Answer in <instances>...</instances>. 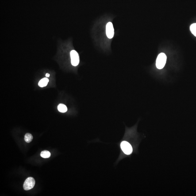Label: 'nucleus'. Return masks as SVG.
<instances>
[{
    "label": "nucleus",
    "mask_w": 196,
    "mask_h": 196,
    "mask_svg": "<svg viewBox=\"0 0 196 196\" xmlns=\"http://www.w3.org/2000/svg\"><path fill=\"white\" fill-rule=\"evenodd\" d=\"M49 79L48 78H42L39 82L38 85L40 87H45L48 84L49 82Z\"/></svg>",
    "instance_id": "nucleus-6"
},
{
    "label": "nucleus",
    "mask_w": 196,
    "mask_h": 196,
    "mask_svg": "<svg viewBox=\"0 0 196 196\" xmlns=\"http://www.w3.org/2000/svg\"><path fill=\"white\" fill-rule=\"evenodd\" d=\"M106 34L109 39H112L114 35V29L113 24L110 22L108 23L106 25Z\"/></svg>",
    "instance_id": "nucleus-5"
},
{
    "label": "nucleus",
    "mask_w": 196,
    "mask_h": 196,
    "mask_svg": "<svg viewBox=\"0 0 196 196\" xmlns=\"http://www.w3.org/2000/svg\"><path fill=\"white\" fill-rule=\"evenodd\" d=\"M58 110L61 113H65L67 111V107L63 104H61L58 107Z\"/></svg>",
    "instance_id": "nucleus-7"
},
{
    "label": "nucleus",
    "mask_w": 196,
    "mask_h": 196,
    "mask_svg": "<svg viewBox=\"0 0 196 196\" xmlns=\"http://www.w3.org/2000/svg\"><path fill=\"white\" fill-rule=\"evenodd\" d=\"M51 153L49 152V151H42L41 154H40V155L43 158H49L51 156Z\"/></svg>",
    "instance_id": "nucleus-9"
},
{
    "label": "nucleus",
    "mask_w": 196,
    "mask_h": 196,
    "mask_svg": "<svg viewBox=\"0 0 196 196\" xmlns=\"http://www.w3.org/2000/svg\"><path fill=\"white\" fill-rule=\"evenodd\" d=\"M167 60V57L165 54L161 53L159 54L157 58L156 66L159 69H162L164 67Z\"/></svg>",
    "instance_id": "nucleus-1"
},
{
    "label": "nucleus",
    "mask_w": 196,
    "mask_h": 196,
    "mask_svg": "<svg viewBox=\"0 0 196 196\" xmlns=\"http://www.w3.org/2000/svg\"><path fill=\"white\" fill-rule=\"evenodd\" d=\"M33 136L30 133H27L24 136V140L27 143H29L33 140Z\"/></svg>",
    "instance_id": "nucleus-8"
},
{
    "label": "nucleus",
    "mask_w": 196,
    "mask_h": 196,
    "mask_svg": "<svg viewBox=\"0 0 196 196\" xmlns=\"http://www.w3.org/2000/svg\"><path fill=\"white\" fill-rule=\"evenodd\" d=\"M35 183L34 179L32 177H29L25 180L23 185V188L24 190H29L34 187Z\"/></svg>",
    "instance_id": "nucleus-3"
},
{
    "label": "nucleus",
    "mask_w": 196,
    "mask_h": 196,
    "mask_svg": "<svg viewBox=\"0 0 196 196\" xmlns=\"http://www.w3.org/2000/svg\"><path fill=\"white\" fill-rule=\"evenodd\" d=\"M121 147L122 150L126 155H130L133 151V148L132 146L129 142L126 141H124L122 142Z\"/></svg>",
    "instance_id": "nucleus-2"
},
{
    "label": "nucleus",
    "mask_w": 196,
    "mask_h": 196,
    "mask_svg": "<svg viewBox=\"0 0 196 196\" xmlns=\"http://www.w3.org/2000/svg\"><path fill=\"white\" fill-rule=\"evenodd\" d=\"M45 76L47 78H49L50 76V75L48 73H47V74H46Z\"/></svg>",
    "instance_id": "nucleus-11"
},
{
    "label": "nucleus",
    "mask_w": 196,
    "mask_h": 196,
    "mask_svg": "<svg viewBox=\"0 0 196 196\" xmlns=\"http://www.w3.org/2000/svg\"><path fill=\"white\" fill-rule=\"evenodd\" d=\"M190 29L191 33L196 37V23L191 25Z\"/></svg>",
    "instance_id": "nucleus-10"
},
{
    "label": "nucleus",
    "mask_w": 196,
    "mask_h": 196,
    "mask_svg": "<svg viewBox=\"0 0 196 196\" xmlns=\"http://www.w3.org/2000/svg\"><path fill=\"white\" fill-rule=\"evenodd\" d=\"M70 55L72 65L74 66H78L80 62L79 56L78 53L76 51L73 50L70 53Z\"/></svg>",
    "instance_id": "nucleus-4"
}]
</instances>
